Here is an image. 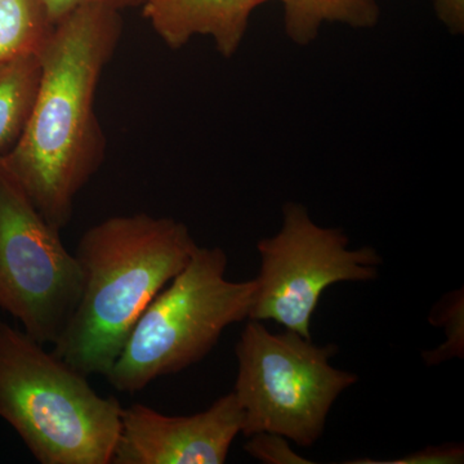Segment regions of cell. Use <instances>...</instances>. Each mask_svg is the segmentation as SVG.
<instances>
[{
	"instance_id": "1",
	"label": "cell",
	"mask_w": 464,
	"mask_h": 464,
	"mask_svg": "<svg viewBox=\"0 0 464 464\" xmlns=\"http://www.w3.org/2000/svg\"><path fill=\"white\" fill-rule=\"evenodd\" d=\"M121 26V12L96 5L76 9L54 25L39 53L41 78L25 128L0 155V164L60 231L105 160L106 137L94 102Z\"/></svg>"
},
{
	"instance_id": "2",
	"label": "cell",
	"mask_w": 464,
	"mask_h": 464,
	"mask_svg": "<svg viewBox=\"0 0 464 464\" xmlns=\"http://www.w3.org/2000/svg\"><path fill=\"white\" fill-rule=\"evenodd\" d=\"M198 246L188 226L169 217L116 216L88 228L75 252L81 298L54 355L85 377H105L145 308Z\"/></svg>"
},
{
	"instance_id": "3",
	"label": "cell",
	"mask_w": 464,
	"mask_h": 464,
	"mask_svg": "<svg viewBox=\"0 0 464 464\" xmlns=\"http://www.w3.org/2000/svg\"><path fill=\"white\" fill-rule=\"evenodd\" d=\"M0 319V418L42 464H111L123 406Z\"/></svg>"
},
{
	"instance_id": "4",
	"label": "cell",
	"mask_w": 464,
	"mask_h": 464,
	"mask_svg": "<svg viewBox=\"0 0 464 464\" xmlns=\"http://www.w3.org/2000/svg\"><path fill=\"white\" fill-rule=\"evenodd\" d=\"M224 249L198 246L188 264L150 302L105 375L119 392L142 391L159 378L198 364L226 329L248 319L256 279H226Z\"/></svg>"
},
{
	"instance_id": "5",
	"label": "cell",
	"mask_w": 464,
	"mask_h": 464,
	"mask_svg": "<svg viewBox=\"0 0 464 464\" xmlns=\"http://www.w3.org/2000/svg\"><path fill=\"white\" fill-rule=\"evenodd\" d=\"M337 353V344L319 346L290 331L276 334L250 320L235 347L241 433H277L302 448L316 444L334 402L359 381L331 364Z\"/></svg>"
},
{
	"instance_id": "6",
	"label": "cell",
	"mask_w": 464,
	"mask_h": 464,
	"mask_svg": "<svg viewBox=\"0 0 464 464\" xmlns=\"http://www.w3.org/2000/svg\"><path fill=\"white\" fill-rule=\"evenodd\" d=\"M75 255L0 164V308L34 340L56 343L82 295Z\"/></svg>"
},
{
	"instance_id": "7",
	"label": "cell",
	"mask_w": 464,
	"mask_h": 464,
	"mask_svg": "<svg viewBox=\"0 0 464 464\" xmlns=\"http://www.w3.org/2000/svg\"><path fill=\"white\" fill-rule=\"evenodd\" d=\"M257 250L261 267L248 319L271 320L308 340L324 292L338 283L372 282L383 264L377 250L351 249L343 231L315 224L295 201L284 206L280 230L259 240Z\"/></svg>"
},
{
	"instance_id": "8",
	"label": "cell",
	"mask_w": 464,
	"mask_h": 464,
	"mask_svg": "<svg viewBox=\"0 0 464 464\" xmlns=\"http://www.w3.org/2000/svg\"><path fill=\"white\" fill-rule=\"evenodd\" d=\"M243 420L234 391L192 415L133 404L121 411L111 464H224Z\"/></svg>"
},
{
	"instance_id": "9",
	"label": "cell",
	"mask_w": 464,
	"mask_h": 464,
	"mask_svg": "<svg viewBox=\"0 0 464 464\" xmlns=\"http://www.w3.org/2000/svg\"><path fill=\"white\" fill-rule=\"evenodd\" d=\"M262 0H142L143 14L168 47L210 36L224 57L237 53L250 14Z\"/></svg>"
},
{
	"instance_id": "10",
	"label": "cell",
	"mask_w": 464,
	"mask_h": 464,
	"mask_svg": "<svg viewBox=\"0 0 464 464\" xmlns=\"http://www.w3.org/2000/svg\"><path fill=\"white\" fill-rule=\"evenodd\" d=\"M282 3L284 27L290 41L307 45L315 41L324 23L369 29L380 21L377 0H262Z\"/></svg>"
},
{
	"instance_id": "11",
	"label": "cell",
	"mask_w": 464,
	"mask_h": 464,
	"mask_svg": "<svg viewBox=\"0 0 464 464\" xmlns=\"http://www.w3.org/2000/svg\"><path fill=\"white\" fill-rule=\"evenodd\" d=\"M39 78V54L0 63V155L20 139L32 111Z\"/></svg>"
},
{
	"instance_id": "12",
	"label": "cell",
	"mask_w": 464,
	"mask_h": 464,
	"mask_svg": "<svg viewBox=\"0 0 464 464\" xmlns=\"http://www.w3.org/2000/svg\"><path fill=\"white\" fill-rule=\"evenodd\" d=\"M53 27L44 0H0V63L41 53Z\"/></svg>"
},
{
	"instance_id": "13",
	"label": "cell",
	"mask_w": 464,
	"mask_h": 464,
	"mask_svg": "<svg viewBox=\"0 0 464 464\" xmlns=\"http://www.w3.org/2000/svg\"><path fill=\"white\" fill-rule=\"evenodd\" d=\"M430 320L444 328L447 341L441 347L423 353L427 365L433 366L464 355V295L463 289L448 293L433 307Z\"/></svg>"
},
{
	"instance_id": "14",
	"label": "cell",
	"mask_w": 464,
	"mask_h": 464,
	"mask_svg": "<svg viewBox=\"0 0 464 464\" xmlns=\"http://www.w3.org/2000/svg\"><path fill=\"white\" fill-rule=\"evenodd\" d=\"M244 450L250 457L266 464H308L313 463L299 456L290 447L289 440L271 432H258L249 436Z\"/></svg>"
},
{
	"instance_id": "15",
	"label": "cell",
	"mask_w": 464,
	"mask_h": 464,
	"mask_svg": "<svg viewBox=\"0 0 464 464\" xmlns=\"http://www.w3.org/2000/svg\"><path fill=\"white\" fill-rule=\"evenodd\" d=\"M52 25H57L79 8L106 7L121 12V9L141 5L142 0H44Z\"/></svg>"
},
{
	"instance_id": "16",
	"label": "cell",
	"mask_w": 464,
	"mask_h": 464,
	"mask_svg": "<svg viewBox=\"0 0 464 464\" xmlns=\"http://www.w3.org/2000/svg\"><path fill=\"white\" fill-rule=\"evenodd\" d=\"M464 449L459 445H441L430 447L415 451L411 456L389 462H375L384 464H458L463 463Z\"/></svg>"
},
{
	"instance_id": "17",
	"label": "cell",
	"mask_w": 464,
	"mask_h": 464,
	"mask_svg": "<svg viewBox=\"0 0 464 464\" xmlns=\"http://www.w3.org/2000/svg\"><path fill=\"white\" fill-rule=\"evenodd\" d=\"M435 12L439 20L451 34L464 32V0H435Z\"/></svg>"
}]
</instances>
